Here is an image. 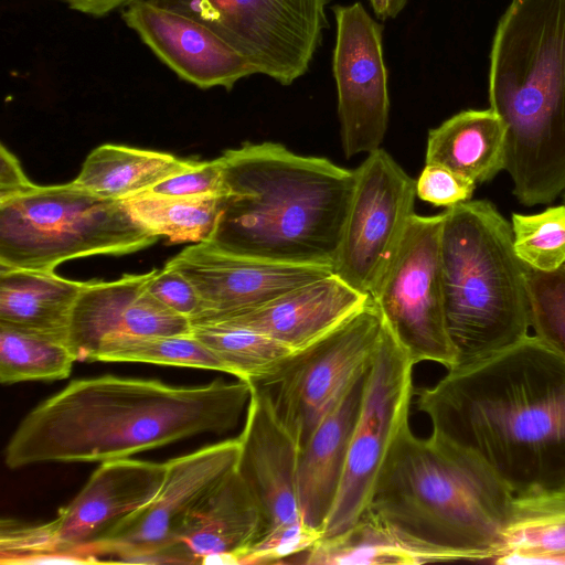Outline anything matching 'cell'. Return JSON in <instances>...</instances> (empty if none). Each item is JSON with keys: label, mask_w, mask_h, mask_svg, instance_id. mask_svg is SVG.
Wrapping results in <instances>:
<instances>
[{"label": "cell", "mask_w": 565, "mask_h": 565, "mask_svg": "<svg viewBox=\"0 0 565 565\" xmlns=\"http://www.w3.org/2000/svg\"><path fill=\"white\" fill-rule=\"evenodd\" d=\"M415 395L431 433L478 456L514 495L565 487V358L535 334Z\"/></svg>", "instance_id": "obj_1"}, {"label": "cell", "mask_w": 565, "mask_h": 565, "mask_svg": "<svg viewBox=\"0 0 565 565\" xmlns=\"http://www.w3.org/2000/svg\"><path fill=\"white\" fill-rule=\"evenodd\" d=\"M252 390L238 379L196 386L109 374L77 379L25 415L8 441L4 462L10 469L102 463L201 434H224L239 423Z\"/></svg>", "instance_id": "obj_2"}, {"label": "cell", "mask_w": 565, "mask_h": 565, "mask_svg": "<svg viewBox=\"0 0 565 565\" xmlns=\"http://www.w3.org/2000/svg\"><path fill=\"white\" fill-rule=\"evenodd\" d=\"M514 494L475 454L409 423L397 435L364 512L422 564L492 561Z\"/></svg>", "instance_id": "obj_3"}, {"label": "cell", "mask_w": 565, "mask_h": 565, "mask_svg": "<svg viewBox=\"0 0 565 565\" xmlns=\"http://www.w3.org/2000/svg\"><path fill=\"white\" fill-rule=\"evenodd\" d=\"M221 159L224 191L205 242L238 255L332 268L355 169L271 141L246 142Z\"/></svg>", "instance_id": "obj_4"}, {"label": "cell", "mask_w": 565, "mask_h": 565, "mask_svg": "<svg viewBox=\"0 0 565 565\" xmlns=\"http://www.w3.org/2000/svg\"><path fill=\"white\" fill-rule=\"evenodd\" d=\"M490 108L507 126V161L520 203L565 192V0H512L493 38Z\"/></svg>", "instance_id": "obj_5"}, {"label": "cell", "mask_w": 565, "mask_h": 565, "mask_svg": "<svg viewBox=\"0 0 565 565\" xmlns=\"http://www.w3.org/2000/svg\"><path fill=\"white\" fill-rule=\"evenodd\" d=\"M440 237L445 313L455 366L487 359L531 328L526 265L509 222L487 200L447 207ZM454 366V367H455Z\"/></svg>", "instance_id": "obj_6"}, {"label": "cell", "mask_w": 565, "mask_h": 565, "mask_svg": "<svg viewBox=\"0 0 565 565\" xmlns=\"http://www.w3.org/2000/svg\"><path fill=\"white\" fill-rule=\"evenodd\" d=\"M122 201L78 185L40 186L0 201V268L51 270L93 255H125L153 245Z\"/></svg>", "instance_id": "obj_7"}, {"label": "cell", "mask_w": 565, "mask_h": 565, "mask_svg": "<svg viewBox=\"0 0 565 565\" xmlns=\"http://www.w3.org/2000/svg\"><path fill=\"white\" fill-rule=\"evenodd\" d=\"M166 462L131 458L102 462L55 519L1 521L0 563H83L81 554L159 492Z\"/></svg>", "instance_id": "obj_8"}, {"label": "cell", "mask_w": 565, "mask_h": 565, "mask_svg": "<svg viewBox=\"0 0 565 565\" xmlns=\"http://www.w3.org/2000/svg\"><path fill=\"white\" fill-rule=\"evenodd\" d=\"M383 327L382 316L370 299L337 328L294 352L273 376L257 385L269 394L277 418L299 449L354 380L370 367Z\"/></svg>", "instance_id": "obj_9"}, {"label": "cell", "mask_w": 565, "mask_h": 565, "mask_svg": "<svg viewBox=\"0 0 565 565\" xmlns=\"http://www.w3.org/2000/svg\"><path fill=\"white\" fill-rule=\"evenodd\" d=\"M245 415L236 469L260 507L265 531L237 564L291 563L321 539L303 523L299 509V446L277 418L264 388L253 384Z\"/></svg>", "instance_id": "obj_10"}, {"label": "cell", "mask_w": 565, "mask_h": 565, "mask_svg": "<svg viewBox=\"0 0 565 565\" xmlns=\"http://www.w3.org/2000/svg\"><path fill=\"white\" fill-rule=\"evenodd\" d=\"M150 1L203 23L285 86L308 71L328 26L329 0Z\"/></svg>", "instance_id": "obj_11"}, {"label": "cell", "mask_w": 565, "mask_h": 565, "mask_svg": "<svg viewBox=\"0 0 565 565\" xmlns=\"http://www.w3.org/2000/svg\"><path fill=\"white\" fill-rule=\"evenodd\" d=\"M444 218V212L412 216L395 257L370 297L415 365L429 361L450 370L457 363V350L445 313Z\"/></svg>", "instance_id": "obj_12"}, {"label": "cell", "mask_w": 565, "mask_h": 565, "mask_svg": "<svg viewBox=\"0 0 565 565\" xmlns=\"http://www.w3.org/2000/svg\"><path fill=\"white\" fill-rule=\"evenodd\" d=\"M414 365L384 324L366 374L340 489L321 537L348 530L364 514L390 450L401 429L409 423L415 395Z\"/></svg>", "instance_id": "obj_13"}, {"label": "cell", "mask_w": 565, "mask_h": 565, "mask_svg": "<svg viewBox=\"0 0 565 565\" xmlns=\"http://www.w3.org/2000/svg\"><path fill=\"white\" fill-rule=\"evenodd\" d=\"M416 180L379 148L355 169V184L332 271L371 296L395 257L414 212Z\"/></svg>", "instance_id": "obj_14"}, {"label": "cell", "mask_w": 565, "mask_h": 565, "mask_svg": "<svg viewBox=\"0 0 565 565\" xmlns=\"http://www.w3.org/2000/svg\"><path fill=\"white\" fill-rule=\"evenodd\" d=\"M238 437L202 447L166 462L156 497L122 519L81 554L83 563H167L166 551L195 504L238 461Z\"/></svg>", "instance_id": "obj_15"}, {"label": "cell", "mask_w": 565, "mask_h": 565, "mask_svg": "<svg viewBox=\"0 0 565 565\" xmlns=\"http://www.w3.org/2000/svg\"><path fill=\"white\" fill-rule=\"evenodd\" d=\"M333 13L337 36L332 70L341 143L349 159L381 148L386 134L390 98L383 26L361 2L334 6Z\"/></svg>", "instance_id": "obj_16"}, {"label": "cell", "mask_w": 565, "mask_h": 565, "mask_svg": "<svg viewBox=\"0 0 565 565\" xmlns=\"http://www.w3.org/2000/svg\"><path fill=\"white\" fill-rule=\"evenodd\" d=\"M196 289L201 315L191 321L223 319L259 307L332 271L329 266L277 263L194 243L166 263Z\"/></svg>", "instance_id": "obj_17"}, {"label": "cell", "mask_w": 565, "mask_h": 565, "mask_svg": "<svg viewBox=\"0 0 565 565\" xmlns=\"http://www.w3.org/2000/svg\"><path fill=\"white\" fill-rule=\"evenodd\" d=\"M122 20L152 53L183 81L202 89L231 90L256 67L213 30L150 0L122 10Z\"/></svg>", "instance_id": "obj_18"}, {"label": "cell", "mask_w": 565, "mask_h": 565, "mask_svg": "<svg viewBox=\"0 0 565 565\" xmlns=\"http://www.w3.org/2000/svg\"><path fill=\"white\" fill-rule=\"evenodd\" d=\"M156 270L85 282L72 311L66 340L76 361H94L100 343L114 335L191 333L189 318L170 310L148 291Z\"/></svg>", "instance_id": "obj_19"}, {"label": "cell", "mask_w": 565, "mask_h": 565, "mask_svg": "<svg viewBox=\"0 0 565 565\" xmlns=\"http://www.w3.org/2000/svg\"><path fill=\"white\" fill-rule=\"evenodd\" d=\"M264 531L260 507L235 468L188 513L166 551L167 563L237 564Z\"/></svg>", "instance_id": "obj_20"}, {"label": "cell", "mask_w": 565, "mask_h": 565, "mask_svg": "<svg viewBox=\"0 0 565 565\" xmlns=\"http://www.w3.org/2000/svg\"><path fill=\"white\" fill-rule=\"evenodd\" d=\"M370 299L331 273L259 307L213 321L254 329L296 352L352 317Z\"/></svg>", "instance_id": "obj_21"}, {"label": "cell", "mask_w": 565, "mask_h": 565, "mask_svg": "<svg viewBox=\"0 0 565 565\" xmlns=\"http://www.w3.org/2000/svg\"><path fill=\"white\" fill-rule=\"evenodd\" d=\"M369 369L354 380L299 449L297 493L301 518L321 536L342 481Z\"/></svg>", "instance_id": "obj_22"}, {"label": "cell", "mask_w": 565, "mask_h": 565, "mask_svg": "<svg viewBox=\"0 0 565 565\" xmlns=\"http://www.w3.org/2000/svg\"><path fill=\"white\" fill-rule=\"evenodd\" d=\"M84 286L51 270L0 268V324L66 344Z\"/></svg>", "instance_id": "obj_23"}, {"label": "cell", "mask_w": 565, "mask_h": 565, "mask_svg": "<svg viewBox=\"0 0 565 565\" xmlns=\"http://www.w3.org/2000/svg\"><path fill=\"white\" fill-rule=\"evenodd\" d=\"M507 126L491 108L462 110L428 132L425 163H437L475 183L505 170Z\"/></svg>", "instance_id": "obj_24"}, {"label": "cell", "mask_w": 565, "mask_h": 565, "mask_svg": "<svg viewBox=\"0 0 565 565\" xmlns=\"http://www.w3.org/2000/svg\"><path fill=\"white\" fill-rule=\"evenodd\" d=\"M492 562L565 564V487L514 495Z\"/></svg>", "instance_id": "obj_25"}, {"label": "cell", "mask_w": 565, "mask_h": 565, "mask_svg": "<svg viewBox=\"0 0 565 565\" xmlns=\"http://www.w3.org/2000/svg\"><path fill=\"white\" fill-rule=\"evenodd\" d=\"M195 162L168 152L104 143L86 157L74 182L103 198L124 201Z\"/></svg>", "instance_id": "obj_26"}, {"label": "cell", "mask_w": 565, "mask_h": 565, "mask_svg": "<svg viewBox=\"0 0 565 565\" xmlns=\"http://www.w3.org/2000/svg\"><path fill=\"white\" fill-rule=\"evenodd\" d=\"M191 334L217 355L230 375L255 385L273 376L295 352L254 329L224 321L192 323Z\"/></svg>", "instance_id": "obj_27"}, {"label": "cell", "mask_w": 565, "mask_h": 565, "mask_svg": "<svg viewBox=\"0 0 565 565\" xmlns=\"http://www.w3.org/2000/svg\"><path fill=\"white\" fill-rule=\"evenodd\" d=\"M122 202L135 221L170 243L209 241L221 209V195L174 196L142 192Z\"/></svg>", "instance_id": "obj_28"}, {"label": "cell", "mask_w": 565, "mask_h": 565, "mask_svg": "<svg viewBox=\"0 0 565 565\" xmlns=\"http://www.w3.org/2000/svg\"><path fill=\"white\" fill-rule=\"evenodd\" d=\"M291 563L309 565H418L420 561L366 514L348 530L319 539Z\"/></svg>", "instance_id": "obj_29"}, {"label": "cell", "mask_w": 565, "mask_h": 565, "mask_svg": "<svg viewBox=\"0 0 565 565\" xmlns=\"http://www.w3.org/2000/svg\"><path fill=\"white\" fill-rule=\"evenodd\" d=\"M94 361L182 366L228 374L217 355L191 333L109 337L100 343Z\"/></svg>", "instance_id": "obj_30"}, {"label": "cell", "mask_w": 565, "mask_h": 565, "mask_svg": "<svg viewBox=\"0 0 565 565\" xmlns=\"http://www.w3.org/2000/svg\"><path fill=\"white\" fill-rule=\"evenodd\" d=\"M75 356L60 341L0 324V381L4 385L67 379Z\"/></svg>", "instance_id": "obj_31"}, {"label": "cell", "mask_w": 565, "mask_h": 565, "mask_svg": "<svg viewBox=\"0 0 565 565\" xmlns=\"http://www.w3.org/2000/svg\"><path fill=\"white\" fill-rule=\"evenodd\" d=\"M511 227L515 254L529 268L553 273L565 265V204L512 213Z\"/></svg>", "instance_id": "obj_32"}, {"label": "cell", "mask_w": 565, "mask_h": 565, "mask_svg": "<svg viewBox=\"0 0 565 565\" xmlns=\"http://www.w3.org/2000/svg\"><path fill=\"white\" fill-rule=\"evenodd\" d=\"M526 282L534 334L565 358V265L553 273L526 266Z\"/></svg>", "instance_id": "obj_33"}, {"label": "cell", "mask_w": 565, "mask_h": 565, "mask_svg": "<svg viewBox=\"0 0 565 565\" xmlns=\"http://www.w3.org/2000/svg\"><path fill=\"white\" fill-rule=\"evenodd\" d=\"M476 185L445 166L425 163L416 180V196L436 206L450 207L469 201Z\"/></svg>", "instance_id": "obj_34"}, {"label": "cell", "mask_w": 565, "mask_h": 565, "mask_svg": "<svg viewBox=\"0 0 565 565\" xmlns=\"http://www.w3.org/2000/svg\"><path fill=\"white\" fill-rule=\"evenodd\" d=\"M224 170L221 157L210 161H196L180 173L171 175L146 192L174 196L222 195Z\"/></svg>", "instance_id": "obj_35"}, {"label": "cell", "mask_w": 565, "mask_h": 565, "mask_svg": "<svg viewBox=\"0 0 565 565\" xmlns=\"http://www.w3.org/2000/svg\"><path fill=\"white\" fill-rule=\"evenodd\" d=\"M148 291L167 308L191 321L202 312L201 299L194 286L180 271L167 265L156 270Z\"/></svg>", "instance_id": "obj_36"}, {"label": "cell", "mask_w": 565, "mask_h": 565, "mask_svg": "<svg viewBox=\"0 0 565 565\" xmlns=\"http://www.w3.org/2000/svg\"><path fill=\"white\" fill-rule=\"evenodd\" d=\"M32 183L23 172L18 159L1 145L0 150V201L30 190Z\"/></svg>", "instance_id": "obj_37"}, {"label": "cell", "mask_w": 565, "mask_h": 565, "mask_svg": "<svg viewBox=\"0 0 565 565\" xmlns=\"http://www.w3.org/2000/svg\"><path fill=\"white\" fill-rule=\"evenodd\" d=\"M67 4L68 8L77 12L102 18L111 12L125 9L139 0H57Z\"/></svg>", "instance_id": "obj_38"}, {"label": "cell", "mask_w": 565, "mask_h": 565, "mask_svg": "<svg viewBox=\"0 0 565 565\" xmlns=\"http://www.w3.org/2000/svg\"><path fill=\"white\" fill-rule=\"evenodd\" d=\"M564 204H565V193H564Z\"/></svg>", "instance_id": "obj_39"}]
</instances>
